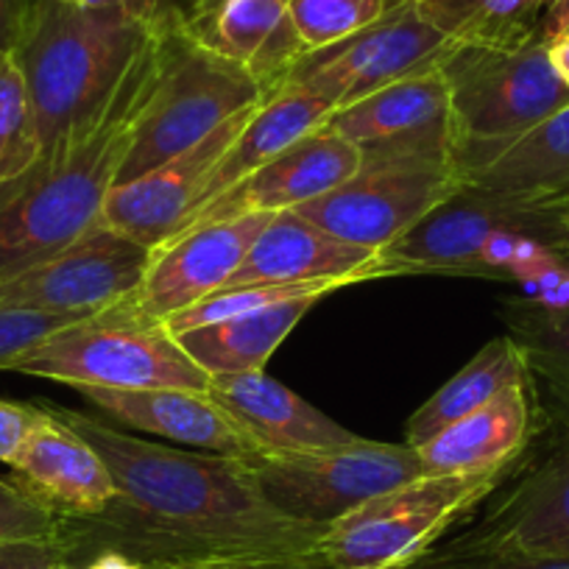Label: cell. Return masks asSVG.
Segmentation results:
<instances>
[{"mask_svg":"<svg viewBox=\"0 0 569 569\" xmlns=\"http://www.w3.org/2000/svg\"><path fill=\"white\" fill-rule=\"evenodd\" d=\"M90 441L118 497L98 517L62 519L68 561L112 550L146 569H319L325 528L273 508L246 458L142 441L81 410L48 405Z\"/></svg>","mask_w":569,"mask_h":569,"instance_id":"6da1fadb","label":"cell"},{"mask_svg":"<svg viewBox=\"0 0 569 569\" xmlns=\"http://www.w3.org/2000/svg\"><path fill=\"white\" fill-rule=\"evenodd\" d=\"M157 64L160 26L101 123L0 188V284L51 260L101 221Z\"/></svg>","mask_w":569,"mask_h":569,"instance_id":"7a4b0ae2","label":"cell"},{"mask_svg":"<svg viewBox=\"0 0 569 569\" xmlns=\"http://www.w3.org/2000/svg\"><path fill=\"white\" fill-rule=\"evenodd\" d=\"M157 26L68 0L37 3L14 59L29 87L42 157L68 149L101 123L154 40Z\"/></svg>","mask_w":569,"mask_h":569,"instance_id":"3957f363","label":"cell"},{"mask_svg":"<svg viewBox=\"0 0 569 569\" xmlns=\"http://www.w3.org/2000/svg\"><path fill=\"white\" fill-rule=\"evenodd\" d=\"M567 238L561 201L508 199L463 184L410 232L382 249L391 277L458 273L525 282L558 262Z\"/></svg>","mask_w":569,"mask_h":569,"instance_id":"277c9868","label":"cell"},{"mask_svg":"<svg viewBox=\"0 0 569 569\" xmlns=\"http://www.w3.org/2000/svg\"><path fill=\"white\" fill-rule=\"evenodd\" d=\"M268 96L271 92L249 70L190 40L177 9L160 23L154 84L134 120L114 184L154 171Z\"/></svg>","mask_w":569,"mask_h":569,"instance_id":"5b68a950","label":"cell"},{"mask_svg":"<svg viewBox=\"0 0 569 569\" xmlns=\"http://www.w3.org/2000/svg\"><path fill=\"white\" fill-rule=\"evenodd\" d=\"M441 73L450 87L452 160L461 177L569 107V87L552 70L545 37L522 48L456 46Z\"/></svg>","mask_w":569,"mask_h":569,"instance_id":"8992f818","label":"cell"},{"mask_svg":"<svg viewBox=\"0 0 569 569\" xmlns=\"http://www.w3.org/2000/svg\"><path fill=\"white\" fill-rule=\"evenodd\" d=\"M14 375L70 388H190L210 391L212 377L190 360L162 321L142 319L129 305L87 316L12 363Z\"/></svg>","mask_w":569,"mask_h":569,"instance_id":"52a82bcc","label":"cell"},{"mask_svg":"<svg viewBox=\"0 0 569 569\" xmlns=\"http://www.w3.org/2000/svg\"><path fill=\"white\" fill-rule=\"evenodd\" d=\"M502 472L421 475L377 495L321 533L319 569H399L439 545L458 517L497 489Z\"/></svg>","mask_w":569,"mask_h":569,"instance_id":"ba28073f","label":"cell"},{"mask_svg":"<svg viewBox=\"0 0 569 569\" xmlns=\"http://www.w3.org/2000/svg\"><path fill=\"white\" fill-rule=\"evenodd\" d=\"M246 467L273 508L325 530L377 495L421 478L413 447L363 436L327 450L257 452Z\"/></svg>","mask_w":569,"mask_h":569,"instance_id":"9c48e42d","label":"cell"},{"mask_svg":"<svg viewBox=\"0 0 569 569\" xmlns=\"http://www.w3.org/2000/svg\"><path fill=\"white\" fill-rule=\"evenodd\" d=\"M461 188L452 157H380L360 160L358 173L297 212L347 243L382 251Z\"/></svg>","mask_w":569,"mask_h":569,"instance_id":"30bf717a","label":"cell"},{"mask_svg":"<svg viewBox=\"0 0 569 569\" xmlns=\"http://www.w3.org/2000/svg\"><path fill=\"white\" fill-rule=\"evenodd\" d=\"M452 48L456 42L427 23L413 3L397 0L377 23L305 53L284 84L305 87L332 109H343L408 76L439 68Z\"/></svg>","mask_w":569,"mask_h":569,"instance_id":"8fae6325","label":"cell"},{"mask_svg":"<svg viewBox=\"0 0 569 569\" xmlns=\"http://www.w3.org/2000/svg\"><path fill=\"white\" fill-rule=\"evenodd\" d=\"M149 262V246L98 221L51 260L0 284V305L87 319L134 297Z\"/></svg>","mask_w":569,"mask_h":569,"instance_id":"7c38bea8","label":"cell"},{"mask_svg":"<svg viewBox=\"0 0 569 569\" xmlns=\"http://www.w3.org/2000/svg\"><path fill=\"white\" fill-rule=\"evenodd\" d=\"M268 218L266 212L223 218L166 240L151 251L146 277L126 305L142 319L166 321L218 293L249 254Z\"/></svg>","mask_w":569,"mask_h":569,"instance_id":"4fadbf2b","label":"cell"},{"mask_svg":"<svg viewBox=\"0 0 569 569\" xmlns=\"http://www.w3.org/2000/svg\"><path fill=\"white\" fill-rule=\"evenodd\" d=\"M327 129L360 151V160L380 157H452V109L441 64L408 76L352 107L336 109Z\"/></svg>","mask_w":569,"mask_h":569,"instance_id":"5bb4252c","label":"cell"},{"mask_svg":"<svg viewBox=\"0 0 569 569\" xmlns=\"http://www.w3.org/2000/svg\"><path fill=\"white\" fill-rule=\"evenodd\" d=\"M257 107L234 114L232 120L218 126L210 137L190 146L173 160L157 166L154 171L142 173L126 184H114L103 201L101 221L118 232L129 234V238L140 240L151 251L171 240L193 212L196 199H199L212 168L227 154V149Z\"/></svg>","mask_w":569,"mask_h":569,"instance_id":"9a60e30c","label":"cell"},{"mask_svg":"<svg viewBox=\"0 0 569 569\" xmlns=\"http://www.w3.org/2000/svg\"><path fill=\"white\" fill-rule=\"evenodd\" d=\"M358 168L360 151L355 149L352 142L343 140L341 134L321 126V129L310 131L308 137L293 142L291 149H284L282 154L273 157L271 162H266L260 171L234 184L232 190L218 196L216 201H210L201 210H196L179 227L177 234L188 232L199 223L223 221V218L251 216V212L273 216V212L282 210H297V207L336 190L352 173H358Z\"/></svg>","mask_w":569,"mask_h":569,"instance_id":"2e32d148","label":"cell"},{"mask_svg":"<svg viewBox=\"0 0 569 569\" xmlns=\"http://www.w3.org/2000/svg\"><path fill=\"white\" fill-rule=\"evenodd\" d=\"M179 20L190 40L249 70L268 92L308 53L291 0H182Z\"/></svg>","mask_w":569,"mask_h":569,"instance_id":"e0dca14e","label":"cell"},{"mask_svg":"<svg viewBox=\"0 0 569 569\" xmlns=\"http://www.w3.org/2000/svg\"><path fill=\"white\" fill-rule=\"evenodd\" d=\"M380 277H391L382 262V251L360 249L325 232L297 210H282L268 218L249 254L221 291H240L254 284L327 282V279L369 282Z\"/></svg>","mask_w":569,"mask_h":569,"instance_id":"ac0fdd59","label":"cell"},{"mask_svg":"<svg viewBox=\"0 0 569 569\" xmlns=\"http://www.w3.org/2000/svg\"><path fill=\"white\" fill-rule=\"evenodd\" d=\"M9 469V480L59 519L98 517L118 497L112 472L96 447L48 405H42L40 425Z\"/></svg>","mask_w":569,"mask_h":569,"instance_id":"d6986e66","label":"cell"},{"mask_svg":"<svg viewBox=\"0 0 569 569\" xmlns=\"http://www.w3.org/2000/svg\"><path fill=\"white\" fill-rule=\"evenodd\" d=\"M81 397L120 425L212 456L251 458L260 452L238 419L210 391L190 388H79Z\"/></svg>","mask_w":569,"mask_h":569,"instance_id":"ffe728a7","label":"cell"},{"mask_svg":"<svg viewBox=\"0 0 569 569\" xmlns=\"http://www.w3.org/2000/svg\"><path fill=\"white\" fill-rule=\"evenodd\" d=\"M210 393L243 425L260 452L327 450L360 439L266 371L212 377Z\"/></svg>","mask_w":569,"mask_h":569,"instance_id":"44dd1931","label":"cell"},{"mask_svg":"<svg viewBox=\"0 0 569 569\" xmlns=\"http://www.w3.org/2000/svg\"><path fill=\"white\" fill-rule=\"evenodd\" d=\"M456 541L536 558H569V441L558 447L483 528Z\"/></svg>","mask_w":569,"mask_h":569,"instance_id":"7402d4cb","label":"cell"},{"mask_svg":"<svg viewBox=\"0 0 569 569\" xmlns=\"http://www.w3.org/2000/svg\"><path fill=\"white\" fill-rule=\"evenodd\" d=\"M530 436L528 382L502 391L475 413L452 421L441 433L413 447L421 475L506 472Z\"/></svg>","mask_w":569,"mask_h":569,"instance_id":"603a6c76","label":"cell"},{"mask_svg":"<svg viewBox=\"0 0 569 569\" xmlns=\"http://www.w3.org/2000/svg\"><path fill=\"white\" fill-rule=\"evenodd\" d=\"M332 112H336V109H332L325 98L305 90V87L282 84L279 90H273L271 96L251 112V118L246 120V126L240 129V134L234 137V142L227 149V154H223L221 160H218V166L212 168L204 188H201L199 199H196L193 212L207 207L210 201H216L218 196H223L227 190H232L234 184H240L254 171H260L266 162H271L273 157L282 154L284 149H291L293 142L308 137L310 131L321 129V126L330 120ZM193 212H190V216H193Z\"/></svg>","mask_w":569,"mask_h":569,"instance_id":"cb8c5ba5","label":"cell"},{"mask_svg":"<svg viewBox=\"0 0 569 569\" xmlns=\"http://www.w3.org/2000/svg\"><path fill=\"white\" fill-rule=\"evenodd\" d=\"M463 184L508 199L569 196V107L463 173Z\"/></svg>","mask_w":569,"mask_h":569,"instance_id":"d4e9b609","label":"cell"},{"mask_svg":"<svg viewBox=\"0 0 569 569\" xmlns=\"http://www.w3.org/2000/svg\"><path fill=\"white\" fill-rule=\"evenodd\" d=\"M530 360L513 336H500L486 343L456 377L410 413L405 425V445L421 447L452 421L475 413L502 391L528 382Z\"/></svg>","mask_w":569,"mask_h":569,"instance_id":"484cf974","label":"cell"},{"mask_svg":"<svg viewBox=\"0 0 569 569\" xmlns=\"http://www.w3.org/2000/svg\"><path fill=\"white\" fill-rule=\"evenodd\" d=\"M316 302L319 299L273 305V308L234 316V319L218 321V325L188 330L177 338L190 360L210 377L266 371V363L273 358V352L297 330L299 321L310 313Z\"/></svg>","mask_w":569,"mask_h":569,"instance_id":"4316f807","label":"cell"},{"mask_svg":"<svg viewBox=\"0 0 569 569\" xmlns=\"http://www.w3.org/2000/svg\"><path fill=\"white\" fill-rule=\"evenodd\" d=\"M416 12L456 46L522 48L539 40L547 0H413Z\"/></svg>","mask_w":569,"mask_h":569,"instance_id":"83f0119b","label":"cell"},{"mask_svg":"<svg viewBox=\"0 0 569 569\" xmlns=\"http://www.w3.org/2000/svg\"><path fill=\"white\" fill-rule=\"evenodd\" d=\"M42 160L40 129L14 53H0V188Z\"/></svg>","mask_w":569,"mask_h":569,"instance_id":"f1b7e54d","label":"cell"},{"mask_svg":"<svg viewBox=\"0 0 569 569\" xmlns=\"http://www.w3.org/2000/svg\"><path fill=\"white\" fill-rule=\"evenodd\" d=\"M397 0H291V20L305 48H327L377 23Z\"/></svg>","mask_w":569,"mask_h":569,"instance_id":"f546056e","label":"cell"},{"mask_svg":"<svg viewBox=\"0 0 569 569\" xmlns=\"http://www.w3.org/2000/svg\"><path fill=\"white\" fill-rule=\"evenodd\" d=\"M517 338L530 363L563 375L569 380V305L541 310L528 305L517 319Z\"/></svg>","mask_w":569,"mask_h":569,"instance_id":"4dcf8cb0","label":"cell"},{"mask_svg":"<svg viewBox=\"0 0 569 569\" xmlns=\"http://www.w3.org/2000/svg\"><path fill=\"white\" fill-rule=\"evenodd\" d=\"M399 569H569V558L517 556V552L483 550L452 539L445 547H430L425 556Z\"/></svg>","mask_w":569,"mask_h":569,"instance_id":"1f68e13d","label":"cell"},{"mask_svg":"<svg viewBox=\"0 0 569 569\" xmlns=\"http://www.w3.org/2000/svg\"><path fill=\"white\" fill-rule=\"evenodd\" d=\"M81 321V316L40 313V310L3 308L0 305V371H9L23 355L40 347L46 338Z\"/></svg>","mask_w":569,"mask_h":569,"instance_id":"d6a6232c","label":"cell"},{"mask_svg":"<svg viewBox=\"0 0 569 569\" xmlns=\"http://www.w3.org/2000/svg\"><path fill=\"white\" fill-rule=\"evenodd\" d=\"M62 536V519L31 500L12 480L0 478V541L57 539Z\"/></svg>","mask_w":569,"mask_h":569,"instance_id":"836d02e7","label":"cell"},{"mask_svg":"<svg viewBox=\"0 0 569 569\" xmlns=\"http://www.w3.org/2000/svg\"><path fill=\"white\" fill-rule=\"evenodd\" d=\"M42 419V405L0 399V463L12 467Z\"/></svg>","mask_w":569,"mask_h":569,"instance_id":"e575fe53","label":"cell"},{"mask_svg":"<svg viewBox=\"0 0 569 569\" xmlns=\"http://www.w3.org/2000/svg\"><path fill=\"white\" fill-rule=\"evenodd\" d=\"M59 561H68V547H64L62 536L0 541V569H51Z\"/></svg>","mask_w":569,"mask_h":569,"instance_id":"d590c367","label":"cell"},{"mask_svg":"<svg viewBox=\"0 0 569 569\" xmlns=\"http://www.w3.org/2000/svg\"><path fill=\"white\" fill-rule=\"evenodd\" d=\"M81 9H109V12H126L146 23H162L168 14L182 7V0H68Z\"/></svg>","mask_w":569,"mask_h":569,"instance_id":"8d00e7d4","label":"cell"},{"mask_svg":"<svg viewBox=\"0 0 569 569\" xmlns=\"http://www.w3.org/2000/svg\"><path fill=\"white\" fill-rule=\"evenodd\" d=\"M40 0H0V53H14Z\"/></svg>","mask_w":569,"mask_h":569,"instance_id":"74e56055","label":"cell"},{"mask_svg":"<svg viewBox=\"0 0 569 569\" xmlns=\"http://www.w3.org/2000/svg\"><path fill=\"white\" fill-rule=\"evenodd\" d=\"M547 40V57L558 79L569 87V34H552Z\"/></svg>","mask_w":569,"mask_h":569,"instance_id":"f35d334b","label":"cell"},{"mask_svg":"<svg viewBox=\"0 0 569 569\" xmlns=\"http://www.w3.org/2000/svg\"><path fill=\"white\" fill-rule=\"evenodd\" d=\"M84 569H146V567H140V563L131 561V558L120 556V552L103 550V552H96V556L87 558Z\"/></svg>","mask_w":569,"mask_h":569,"instance_id":"ab89813d","label":"cell"},{"mask_svg":"<svg viewBox=\"0 0 569 569\" xmlns=\"http://www.w3.org/2000/svg\"><path fill=\"white\" fill-rule=\"evenodd\" d=\"M567 12H569V0H547V14H545V26H541V37H545V31L550 29L556 20H561Z\"/></svg>","mask_w":569,"mask_h":569,"instance_id":"60d3db41","label":"cell"},{"mask_svg":"<svg viewBox=\"0 0 569 569\" xmlns=\"http://www.w3.org/2000/svg\"><path fill=\"white\" fill-rule=\"evenodd\" d=\"M552 34H569V12L545 31V37H552Z\"/></svg>","mask_w":569,"mask_h":569,"instance_id":"b9f144b4","label":"cell"},{"mask_svg":"<svg viewBox=\"0 0 569 569\" xmlns=\"http://www.w3.org/2000/svg\"><path fill=\"white\" fill-rule=\"evenodd\" d=\"M556 257H558V260L563 262V266L569 268V234H567V238L561 240V243L556 246Z\"/></svg>","mask_w":569,"mask_h":569,"instance_id":"7bdbcfd3","label":"cell"},{"mask_svg":"<svg viewBox=\"0 0 569 569\" xmlns=\"http://www.w3.org/2000/svg\"><path fill=\"white\" fill-rule=\"evenodd\" d=\"M558 201H561V216H563V227H567V234H569V196H558Z\"/></svg>","mask_w":569,"mask_h":569,"instance_id":"ee69618b","label":"cell"},{"mask_svg":"<svg viewBox=\"0 0 569 569\" xmlns=\"http://www.w3.org/2000/svg\"><path fill=\"white\" fill-rule=\"evenodd\" d=\"M51 569H84V563H73V561H59V563H53Z\"/></svg>","mask_w":569,"mask_h":569,"instance_id":"f6af8a7d","label":"cell"},{"mask_svg":"<svg viewBox=\"0 0 569 569\" xmlns=\"http://www.w3.org/2000/svg\"><path fill=\"white\" fill-rule=\"evenodd\" d=\"M177 569H238V567H177Z\"/></svg>","mask_w":569,"mask_h":569,"instance_id":"bcb514c9","label":"cell"}]
</instances>
